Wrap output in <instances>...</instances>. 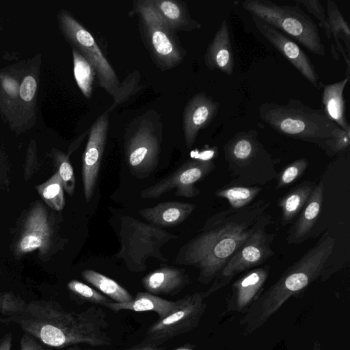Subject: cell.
I'll return each mask as SVG.
<instances>
[{
  "instance_id": "cell-1",
  "label": "cell",
  "mask_w": 350,
  "mask_h": 350,
  "mask_svg": "<svg viewBox=\"0 0 350 350\" xmlns=\"http://www.w3.org/2000/svg\"><path fill=\"white\" fill-rule=\"evenodd\" d=\"M270 202L259 200L241 208L230 207L208 217L198 234L186 243L175 262L199 270L198 280L212 282L226 262L261 226L273 224Z\"/></svg>"
},
{
  "instance_id": "cell-2",
  "label": "cell",
  "mask_w": 350,
  "mask_h": 350,
  "mask_svg": "<svg viewBox=\"0 0 350 350\" xmlns=\"http://www.w3.org/2000/svg\"><path fill=\"white\" fill-rule=\"evenodd\" d=\"M0 321L14 323L41 343L55 348L79 344L102 347L112 342L106 314L96 305L75 312L56 302L32 301L17 314Z\"/></svg>"
},
{
  "instance_id": "cell-3",
  "label": "cell",
  "mask_w": 350,
  "mask_h": 350,
  "mask_svg": "<svg viewBox=\"0 0 350 350\" xmlns=\"http://www.w3.org/2000/svg\"><path fill=\"white\" fill-rule=\"evenodd\" d=\"M335 244V239L325 232L274 284L262 292L240 321L243 334L247 336L258 329L291 297L323 275Z\"/></svg>"
},
{
  "instance_id": "cell-4",
  "label": "cell",
  "mask_w": 350,
  "mask_h": 350,
  "mask_svg": "<svg viewBox=\"0 0 350 350\" xmlns=\"http://www.w3.org/2000/svg\"><path fill=\"white\" fill-rule=\"evenodd\" d=\"M258 112L262 122L278 133L314 144L323 150L329 139L345 131L326 116L321 107H310L297 98H290L286 104L262 103Z\"/></svg>"
},
{
  "instance_id": "cell-5",
  "label": "cell",
  "mask_w": 350,
  "mask_h": 350,
  "mask_svg": "<svg viewBox=\"0 0 350 350\" xmlns=\"http://www.w3.org/2000/svg\"><path fill=\"white\" fill-rule=\"evenodd\" d=\"M223 150L231 184L260 187L277 178L276 165L280 159L272 157L256 130L237 132L223 146Z\"/></svg>"
},
{
  "instance_id": "cell-6",
  "label": "cell",
  "mask_w": 350,
  "mask_h": 350,
  "mask_svg": "<svg viewBox=\"0 0 350 350\" xmlns=\"http://www.w3.org/2000/svg\"><path fill=\"white\" fill-rule=\"evenodd\" d=\"M242 7L251 15L288 35L310 52L325 56V47L317 25L299 5H278L267 0H245Z\"/></svg>"
},
{
  "instance_id": "cell-7",
  "label": "cell",
  "mask_w": 350,
  "mask_h": 350,
  "mask_svg": "<svg viewBox=\"0 0 350 350\" xmlns=\"http://www.w3.org/2000/svg\"><path fill=\"white\" fill-rule=\"evenodd\" d=\"M120 251L116 254L126 267L133 272L146 269L148 258L166 262L161 247L177 235L139 221L129 216L122 218L119 229Z\"/></svg>"
},
{
  "instance_id": "cell-8",
  "label": "cell",
  "mask_w": 350,
  "mask_h": 350,
  "mask_svg": "<svg viewBox=\"0 0 350 350\" xmlns=\"http://www.w3.org/2000/svg\"><path fill=\"white\" fill-rule=\"evenodd\" d=\"M162 141L160 115L149 110L133 120L126 130L124 151L128 165L137 175L146 176L158 163Z\"/></svg>"
},
{
  "instance_id": "cell-9",
  "label": "cell",
  "mask_w": 350,
  "mask_h": 350,
  "mask_svg": "<svg viewBox=\"0 0 350 350\" xmlns=\"http://www.w3.org/2000/svg\"><path fill=\"white\" fill-rule=\"evenodd\" d=\"M133 9L139 16L145 44L155 65L169 70L181 64L187 51L180 45L176 32L165 23L150 1H135Z\"/></svg>"
},
{
  "instance_id": "cell-10",
  "label": "cell",
  "mask_w": 350,
  "mask_h": 350,
  "mask_svg": "<svg viewBox=\"0 0 350 350\" xmlns=\"http://www.w3.org/2000/svg\"><path fill=\"white\" fill-rule=\"evenodd\" d=\"M58 21L65 38L72 48L78 50L92 64L99 85L113 98L121 82L92 35L65 10L59 12Z\"/></svg>"
},
{
  "instance_id": "cell-11",
  "label": "cell",
  "mask_w": 350,
  "mask_h": 350,
  "mask_svg": "<svg viewBox=\"0 0 350 350\" xmlns=\"http://www.w3.org/2000/svg\"><path fill=\"white\" fill-rule=\"evenodd\" d=\"M205 299L203 292H196L176 300L174 310L148 328L142 345L159 346L195 329L206 308Z\"/></svg>"
},
{
  "instance_id": "cell-12",
  "label": "cell",
  "mask_w": 350,
  "mask_h": 350,
  "mask_svg": "<svg viewBox=\"0 0 350 350\" xmlns=\"http://www.w3.org/2000/svg\"><path fill=\"white\" fill-rule=\"evenodd\" d=\"M271 224L260 226L241 245L221 269L211 286L203 292L205 298L226 286L238 274L262 265L275 254L271 244L276 234L267 230Z\"/></svg>"
},
{
  "instance_id": "cell-13",
  "label": "cell",
  "mask_w": 350,
  "mask_h": 350,
  "mask_svg": "<svg viewBox=\"0 0 350 350\" xmlns=\"http://www.w3.org/2000/svg\"><path fill=\"white\" fill-rule=\"evenodd\" d=\"M215 168V161L210 157L188 160L168 176L143 190L141 197L155 199L175 189L176 196L194 198L200 193L195 184L208 176Z\"/></svg>"
},
{
  "instance_id": "cell-14",
  "label": "cell",
  "mask_w": 350,
  "mask_h": 350,
  "mask_svg": "<svg viewBox=\"0 0 350 350\" xmlns=\"http://www.w3.org/2000/svg\"><path fill=\"white\" fill-rule=\"evenodd\" d=\"M252 20L259 32L268 40L299 72L314 88L320 89L323 83L314 65L293 40L263 21L252 15Z\"/></svg>"
},
{
  "instance_id": "cell-15",
  "label": "cell",
  "mask_w": 350,
  "mask_h": 350,
  "mask_svg": "<svg viewBox=\"0 0 350 350\" xmlns=\"http://www.w3.org/2000/svg\"><path fill=\"white\" fill-rule=\"evenodd\" d=\"M109 114L104 112L92 124L83 155L82 177L86 202L92 199L107 139Z\"/></svg>"
},
{
  "instance_id": "cell-16",
  "label": "cell",
  "mask_w": 350,
  "mask_h": 350,
  "mask_svg": "<svg viewBox=\"0 0 350 350\" xmlns=\"http://www.w3.org/2000/svg\"><path fill=\"white\" fill-rule=\"evenodd\" d=\"M220 103L205 92H199L187 103L183 112V128L185 144L191 148L198 133L209 126L216 117Z\"/></svg>"
},
{
  "instance_id": "cell-17",
  "label": "cell",
  "mask_w": 350,
  "mask_h": 350,
  "mask_svg": "<svg viewBox=\"0 0 350 350\" xmlns=\"http://www.w3.org/2000/svg\"><path fill=\"white\" fill-rule=\"evenodd\" d=\"M269 271V266L256 267L245 271L232 284V292L226 301L225 313L236 312L245 314L262 292Z\"/></svg>"
},
{
  "instance_id": "cell-18",
  "label": "cell",
  "mask_w": 350,
  "mask_h": 350,
  "mask_svg": "<svg viewBox=\"0 0 350 350\" xmlns=\"http://www.w3.org/2000/svg\"><path fill=\"white\" fill-rule=\"evenodd\" d=\"M204 59L206 66L210 70H219L227 75H232L234 58L230 32L226 20L222 21L206 48Z\"/></svg>"
},
{
  "instance_id": "cell-19",
  "label": "cell",
  "mask_w": 350,
  "mask_h": 350,
  "mask_svg": "<svg viewBox=\"0 0 350 350\" xmlns=\"http://www.w3.org/2000/svg\"><path fill=\"white\" fill-rule=\"evenodd\" d=\"M323 198L324 185L319 183L316 185L299 216L288 230L286 237L288 244H300L309 237L319 218Z\"/></svg>"
},
{
  "instance_id": "cell-20",
  "label": "cell",
  "mask_w": 350,
  "mask_h": 350,
  "mask_svg": "<svg viewBox=\"0 0 350 350\" xmlns=\"http://www.w3.org/2000/svg\"><path fill=\"white\" fill-rule=\"evenodd\" d=\"M142 282L149 293L174 295L186 286L189 277L185 269L163 267L147 274Z\"/></svg>"
},
{
  "instance_id": "cell-21",
  "label": "cell",
  "mask_w": 350,
  "mask_h": 350,
  "mask_svg": "<svg viewBox=\"0 0 350 350\" xmlns=\"http://www.w3.org/2000/svg\"><path fill=\"white\" fill-rule=\"evenodd\" d=\"M196 205L180 202H164L140 210L139 214L150 224L169 227L185 221L193 213Z\"/></svg>"
},
{
  "instance_id": "cell-22",
  "label": "cell",
  "mask_w": 350,
  "mask_h": 350,
  "mask_svg": "<svg viewBox=\"0 0 350 350\" xmlns=\"http://www.w3.org/2000/svg\"><path fill=\"white\" fill-rule=\"evenodd\" d=\"M349 79L323 85L322 106L326 116L338 126L350 133V125L346 118L345 100L343 96L345 88Z\"/></svg>"
},
{
  "instance_id": "cell-23",
  "label": "cell",
  "mask_w": 350,
  "mask_h": 350,
  "mask_svg": "<svg viewBox=\"0 0 350 350\" xmlns=\"http://www.w3.org/2000/svg\"><path fill=\"white\" fill-rule=\"evenodd\" d=\"M327 19L331 37L338 54L341 55L346 64V77L350 75V29L336 3L327 0Z\"/></svg>"
},
{
  "instance_id": "cell-24",
  "label": "cell",
  "mask_w": 350,
  "mask_h": 350,
  "mask_svg": "<svg viewBox=\"0 0 350 350\" xmlns=\"http://www.w3.org/2000/svg\"><path fill=\"white\" fill-rule=\"evenodd\" d=\"M165 23L175 32L191 31L201 28V24L193 20L183 1L175 0H150Z\"/></svg>"
},
{
  "instance_id": "cell-25",
  "label": "cell",
  "mask_w": 350,
  "mask_h": 350,
  "mask_svg": "<svg viewBox=\"0 0 350 350\" xmlns=\"http://www.w3.org/2000/svg\"><path fill=\"white\" fill-rule=\"evenodd\" d=\"M177 301L163 299L148 292H138L131 301L118 303L109 301L105 307L118 312L120 310H129L134 312H154L159 318H163L175 309Z\"/></svg>"
},
{
  "instance_id": "cell-26",
  "label": "cell",
  "mask_w": 350,
  "mask_h": 350,
  "mask_svg": "<svg viewBox=\"0 0 350 350\" xmlns=\"http://www.w3.org/2000/svg\"><path fill=\"white\" fill-rule=\"evenodd\" d=\"M315 186L314 182L304 181L278 200V206L282 210V226L288 225L295 219L305 206Z\"/></svg>"
},
{
  "instance_id": "cell-27",
  "label": "cell",
  "mask_w": 350,
  "mask_h": 350,
  "mask_svg": "<svg viewBox=\"0 0 350 350\" xmlns=\"http://www.w3.org/2000/svg\"><path fill=\"white\" fill-rule=\"evenodd\" d=\"M81 275L88 283L106 295L113 301L125 303L133 299V297L127 290L102 273L92 269H86L82 271Z\"/></svg>"
},
{
  "instance_id": "cell-28",
  "label": "cell",
  "mask_w": 350,
  "mask_h": 350,
  "mask_svg": "<svg viewBox=\"0 0 350 350\" xmlns=\"http://www.w3.org/2000/svg\"><path fill=\"white\" fill-rule=\"evenodd\" d=\"M262 189L260 186H243L230 183L217 189L215 195L228 200L231 208L238 209L252 204Z\"/></svg>"
},
{
  "instance_id": "cell-29",
  "label": "cell",
  "mask_w": 350,
  "mask_h": 350,
  "mask_svg": "<svg viewBox=\"0 0 350 350\" xmlns=\"http://www.w3.org/2000/svg\"><path fill=\"white\" fill-rule=\"evenodd\" d=\"M73 73L75 81L85 97H92L96 71L92 64L76 49L72 47Z\"/></svg>"
},
{
  "instance_id": "cell-30",
  "label": "cell",
  "mask_w": 350,
  "mask_h": 350,
  "mask_svg": "<svg viewBox=\"0 0 350 350\" xmlns=\"http://www.w3.org/2000/svg\"><path fill=\"white\" fill-rule=\"evenodd\" d=\"M63 185L58 173L39 187L46 202L53 209L62 210L64 206Z\"/></svg>"
},
{
  "instance_id": "cell-31",
  "label": "cell",
  "mask_w": 350,
  "mask_h": 350,
  "mask_svg": "<svg viewBox=\"0 0 350 350\" xmlns=\"http://www.w3.org/2000/svg\"><path fill=\"white\" fill-rule=\"evenodd\" d=\"M309 165V161L306 158L296 159L285 166L278 172L276 181V189L287 187L298 179L304 174Z\"/></svg>"
},
{
  "instance_id": "cell-32",
  "label": "cell",
  "mask_w": 350,
  "mask_h": 350,
  "mask_svg": "<svg viewBox=\"0 0 350 350\" xmlns=\"http://www.w3.org/2000/svg\"><path fill=\"white\" fill-rule=\"evenodd\" d=\"M295 2L299 5H304L310 14L317 18L320 27L325 30V36L330 42L332 55L334 59L338 61L339 55L332 42L325 11L321 2L319 0H295Z\"/></svg>"
},
{
  "instance_id": "cell-33",
  "label": "cell",
  "mask_w": 350,
  "mask_h": 350,
  "mask_svg": "<svg viewBox=\"0 0 350 350\" xmlns=\"http://www.w3.org/2000/svg\"><path fill=\"white\" fill-rule=\"evenodd\" d=\"M140 87V73L137 70L133 71L121 82L119 90L113 98V103L105 112L109 114L117 106L125 102L137 93Z\"/></svg>"
},
{
  "instance_id": "cell-34",
  "label": "cell",
  "mask_w": 350,
  "mask_h": 350,
  "mask_svg": "<svg viewBox=\"0 0 350 350\" xmlns=\"http://www.w3.org/2000/svg\"><path fill=\"white\" fill-rule=\"evenodd\" d=\"M68 289L75 295L84 300V301L94 304V305L103 306L111 301L109 297L103 295L94 288L88 285L76 280H71L68 283Z\"/></svg>"
},
{
  "instance_id": "cell-35",
  "label": "cell",
  "mask_w": 350,
  "mask_h": 350,
  "mask_svg": "<svg viewBox=\"0 0 350 350\" xmlns=\"http://www.w3.org/2000/svg\"><path fill=\"white\" fill-rule=\"evenodd\" d=\"M58 174L62 180L63 187L67 193L72 195L75 187V178L74 171L67 157L61 155L59 157Z\"/></svg>"
},
{
  "instance_id": "cell-36",
  "label": "cell",
  "mask_w": 350,
  "mask_h": 350,
  "mask_svg": "<svg viewBox=\"0 0 350 350\" xmlns=\"http://www.w3.org/2000/svg\"><path fill=\"white\" fill-rule=\"evenodd\" d=\"M350 145V133L344 131L336 137L329 139L325 145L324 152L329 157L334 156L349 148Z\"/></svg>"
},
{
  "instance_id": "cell-37",
  "label": "cell",
  "mask_w": 350,
  "mask_h": 350,
  "mask_svg": "<svg viewBox=\"0 0 350 350\" xmlns=\"http://www.w3.org/2000/svg\"><path fill=\"white\" fill-rule=\"evenodd\" d=\"M26 303L13 295H5L0 299V312L5 317L19 312Z\"/></svg>"
},
{
  "instance_id": "cell-38",
  "label": "cell",
  "mask_w": 350,
  "mask_h": 350,
  "mask_svg": "<svg viewBox=\"0 0 350 350\" xmlns=\"http://www.w3.org/2000/svg\"><path fill=\"white\" fill-rule=\"evenodd\" d=\"M44 239L42 237L27 232L23 235L19 243V250L23 252H29L41 247L44 243Z\"/></svg>"
},
{
  "instance_id": "cell-39",
  "label": "cell",
  "mask_w": 350,
  "mask_h": 350,
  "mask_svg": "<svg viewBox=\"0 0 350 350\" xmlns=\"http://www.w3.org/2000/svg\"><path fill=\"white\" fill-rule=\"evenodd\" d=\"M36 89L37 82L34 77L31 75L26 76L19 88L21 98L26 102L31 100L34 97Z\"/></svg>"
},
{
  "instance_id": "cell-40",
  "label": "cell",
  "mask_w": 350,
  "mask_h": 350,
  "mask_svg": "<svg viewBox=\"0 0 350 350\" xmlns=\"http://www.w3.org/2000/svg\"><path fill=\"white\" fill-rule=\"evenodd\" d=\"M19 350H45L42 343L31 335L25 333L20 340Z\"/></svg>"
},
{
  "instance_id": "cell-41",
  "label": "cell",
  "mask_w": 350,
  "mask_h": 350,
  "mask_svg": "<svg viewBox=\"0 0 350 350\" xmlns=\"http://www.w3.org/2000/svg\"><path fill=\"white\" fill-rule=\"evenodd\" d=\"M12 341V333H8L0 339V350H11Z\"/></svg>"
},
{
  "instance_id": "cell-42",
  "label": "cell",
  "mask_w": 350,
  "mask_h": 350,
  "mask_svg": "<svg viewBox=\"0 0 350 350\" xmlns=\"http://www.w3.org/2000/svg\"><path fill=\"white\" fill-rule=\"evenodd\" d=\"M129 350H165V347L145 345L141 344L140 346Z\"/></svg>"
},
{
  "instance_id": "cell-43",
  "label": "cell",
  "mask_w": 350,
  "mask_h": 350,
  "mask_svg": "<svg viewBox=\"0 0 350 350\" xmlns=\"http://www.w3.org/2000/svg\"><path fill=\"white\" fill-rule=\"evenodd\" d=\"M172 350H195V346L191 344H185Z\"/></svg>"
},
{
  "instance_id": "cell-44",
  "label": "cell",
  "mask_w": 350,
  "mask_h": 350,
  "mask_svg": "<svg viewBox=\"0 0 350 350\" xmlns=\"http://www.w3.org/2000/svg\"><path fill=\"white\" fill-rule=\"evenodd\" d=\"M312 350H321V347L319 341H315L314 342Z\"/></svg>"
},
{
  "instance_id": "cell-45",
  "label": "cell",
  "mask_w": 350,
  "mask_h": 350,
  "mask_svg": "<svg viewBox=\"0 0 350 350\" xmlns=\"http://www.w3.org/2000/svg\"><path fill=\"white\" fill-rule=\"evenodd\" d=\"M49 350H53V349H49ZM66 350H81L78 348H70V349H66Z\"/></svg>"
}]
</instances>
